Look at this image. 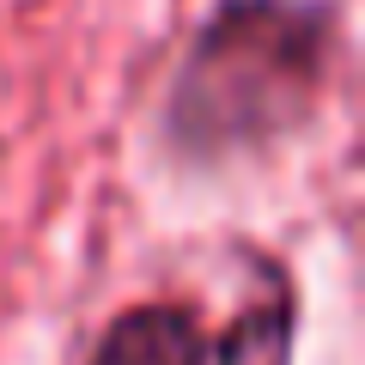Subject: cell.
Here are the masks:
<instances>
[{
    "label": "cell",
    "mask_w": 365,
    "mask_h": 365,
    "mask_svg": "<svg viewBox=\"0 0 365 365\" xmlns=\"http://www.w3.org/2000/svg\"><path fill=\"white\" fill-rule=\"evenodd\" d=\"M341 55V0H213L158 91V153L189 177L287 153L317 128Z\"/></svg>",
    "instance_id": "obj_1"
},
{
    "label": "cell",
    "mask_w": 365,
    "mask_h": 365,
    "mask_svg": "<svg viewBox=\"0 0 365 365\" xmlns=\"http://www.w3.org/2000/svg\"><path fill=\"white\" fill-rule=\"evenodd\" d=\"M299 280L280 256H250V292L220 335H207V365H292L299 359Z\"/></svg>",
    "instance_id": "obj_2"
},
{
    "label": "cell",
    "mask_w": 365,
    "mask_h": 365,
    "mask_svg": "<svg viewBox=\"0 0 365 365\" xmlns=\"http://www.w3.org/2000/svg\"><path fill=\"white\" fill-rule=\"evenodd\" d=\"M207 335L195 299H134L104 323L86 365H207Z\"/></svg>",
    "instance_id": "obj_3"
}]
</instances>
